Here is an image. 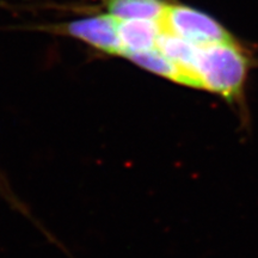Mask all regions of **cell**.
<instances>
[{
    "mask_svg": "<svg viewBox=\"0 0 258 258\" xmlns=\"http://www.w3.org/2000/svg\"><path fill=\"white\" fill-rule=\"evenodd\" d=\"M247 59L234 41L200 47L194 74L198 89L217 93L227 101L239 98L246 79Z\"/></svg>",
    "mask_w": 258,
    "mask_h": 258,
    "instance_id": "6da1fadb",
    "label": "cell"
},
{
    "mask_svg": "<svg viewBox=\"0 0 258 258\" xmlns=\"http://www.w3.org/2000/svg\"><path fill=\"white\" fill-rule=\"evenodd\" d=\"M161 31L198 47L233 41L227 30L211 16L184 5H169L159 19Z\"/></svg>",
    "mask_w": 258,
    "mask_h": 258,
    "instance_id": "7a4b0ae2",
    "label": "cell"
},
{
    "mask_svg": "<svg viewBox=\"0 0 258 258\" xmlns=\"http://www.w3.org/2000/svg\"><path fill=\"white\" fill-rule=\"evenodd\" d=\"M56 31L85 42L103 53L121 55L118 19L108 14L74 19L59 25Z\"/></svg>",
    "mask_w": 258,
    "mask_h": 258,
    "instance_id": "3957f363",
    "label": "cell"
},
{
    "mask_svg": "<svg viewBox=\"0 0 258 258\" xmlns=\"http://www.w3.org/2000/svg\"><path fill=\"white\" fill-rule=\"evenodd\" d=\"M161 32L159 21L151 19H128L118 21V37L121 42V55L124 57L152 50Z\"/></svg>",
    "mask_w": 258,
    "mask_h": 258,
    "instance_id": "277c9868",
    "label": "cell"
},
{
    "mask_svg": "<svg viewBox=\"0 0 258 258\" xmlns=\"http://www.w3.org/2000/svg\"><path fill=\"white\" fill-rule=\"evenodd\" d=\"M157 48L185 74L186 86L198 88V80L194 74V64L200 47L169 32L161 31L157 41Z\"/></svg>",
    "mask_w": 258,
    "mask_h": 258,
    "instance_id": "5b68a950",
    "label": "cell"
},
{
    "mask_svg": "<svg viewBox=\"0 0 258 258\" xmlns=\"http://www.w3.org/2000/svg\"><path fill=\"white\" fill-rule=\"evenodd\" d=\"M104 4L108 15L118 21H159L167 6L163 0H104Z\"/></svg>",
    "mask_w": 258,
    "mask_h": 258,
    "instance_id": "8992f818",
    "label": "cell"
},
{
    "mask_svg": "<svg viewBox=\"0 0 258 258\" xmlns=\"http://www.w3.org/2000/svg\"><path fill=\"white\" fill-rule=\"evenodd\" d=\"M128 59L133 61L138 66L143 67V69L150 71L157 76L164 77V78L173 80V82L186 86L185 74L180 71L178 66H176L172 61L167 59L158 48L140 54H135V55L129 56Z\"/></svg>",
    "mask_w": 258,
    "mask_h": 258,
    "instance_id": "52a82bcc",
    "label": "cell"
}]
</instances>
